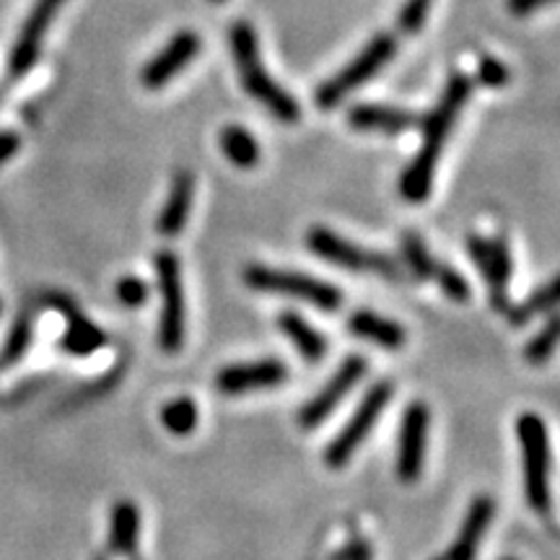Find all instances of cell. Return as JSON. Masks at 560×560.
I'll use <instances>...</instances> for the list:
<instances>
[{
	"instance_id": "obj_27",
	"label": "cell",
	"mask_w": 560,
	"mask_h": 560,
	"mask_svg": "<svg viewBox=\"0 0 560 560\" xmlns=\"http://www.w3.org/2000/svg\"><path fill=\"white\" fill-rule=\"evenodd\" d=\"M433 280L441 285V291L446 293L452 301H459V304H465V301H470L472 291H470V283H467L465 276L457 272L450 265H441L436 262V270H433Z\"/></svg>"
},
{
	"instance_id": "obj_28",
	"label": "cell",
	"mask_w": 560,
	"mask_h": 560,
	"mask_svg": "<svg viewBox=\"0 0 560 560\" xmlns=\"http://www.w3.org/2000/svg\"><path fill=\"white\" fill-rule=\"evenodd\" d=\"M478 81L488 89H503L511 81V70L493 55H482L478 62Z\"/></svg>"
},
{
	"instance_id": "obj_6",
	"label": "cell",
	"mask_w": 560,
	"mask_h": 560,
	"mask_svg": "<svg viewBox=\"0 0 560 560\" xmlns=\"http://www.w3.org/2000/svg\"><path fill=\"white\" fill-rule=\"evenodd\" d=\"M306 247L314 257L335 265V268L353 270V272H374L387 280H400V265L395 257L382 255V252L363 249L359 244L348 242L346 236L335 234L327 226H312L306 231Z\"/></svg>"
},
{
	"instance_id": "obj_20",
	"label": "cell",
	"mask_w": 560,
	"mask_h": 560,
	"mask_svg": "<svg viewBox=\"0 0 560 560\" xmlns=\"http://www.w3.org/2000/svg\"><path fill=\"white\" fill-rule=\"evenodd\" d=\"M278 330L296 346L299 355L306 363H319L327 355V340L322 338L317 327L310 325L301 314L296 312H283L278 317Z\"/></svg>"
},
{
	"instance_id": "obj_12",
	"label": "cell",
	"mask_w": 560,
	"mask_h": 560,
	"mask_svg": "<svg viewBox=\"0 0 560 560\" xmlns=\"http://www.w3.org/2000/svg\"><path fill=\"white\" fill-rule=\"evenodd\" d=\"M472 262L478 265L490 291V306L495 312L509 310V280H511V252L503 240H482L470 236L467 240Z\"/></svg>"
},
{
	"instance_id": "obj_34",
	"label": "cell",
	"mask_w": 560,
	"mask_h": 560,
	"mask_svg": "<svg viewBox=\"0 0 560 560\" xmlns=\"http://www.w3.org/2000/svg\"><path fill=\"white\" fill-rule=\"evenodd\" d=\"M348 560H371V550L363 542L353 545V548L348 550Z\"/></svg>"
},
{
	"instance_id": "obj_26",
	"label": "cell",
	"mask_w": 560,
	"mask_h": 560,
	"mask_svg": "<svg viewBox=\"0 0 560 560\" xmlns=\"http://www.w3.org/2000/svg\"><path fill=\"white\" fill-rule=\"evenodd\" d=\"M556 346H558V319H556V314L550 312V319H548V325H545V330L537 332L535 338L529 340L527 361L532 363V366H540V363L550 361V355L556 353Z\"/></svg>"
},
{
	"instance_id": "obj_30",
	"label": "cell",
	"mask_w": 560,
	"mask_h": 560,
	"mask_svg": "<svg viewBox=\"0 0 560 560\" xmlns=\"http://www.w3.org/2000/svg\"><path fill=\"white\" fill-rule=\"evenodd\" d=\"M30 342H32V322L30 319H19L16 327H13V332L9 335V340H5L3 363H16L21 355L26 353Z\"/></svg>"
},
{
	"instance_id": "obj_25",
	"label": "cell",
	"mask_w": 560,
	"mask_h": 560,
	"mask_svg": "<svg viewBox=\"0 0 560 560\" xmlns=\"http://www.w3.org/2000/svg\"><path fill=\"white\" fill-rule=\"evenodd\" d=\"M402 255H405V260H408L410 272L418 280H431L433 278V270H436V260H433L429 247H425V242L420 240L416 231H408V234L402 236Z\"/></svg>"
},
{
	"instance_id": "obj_17",
	"label": "cell",
	"mask_w": 560,
	"mask_h": 560,
	"mask_svg": "<svg viewBox=\"0 0 560 560\" xmlns=\"http://www.w3.org/2000/svg\"><path fill=\"white\" fill-rule=\"evenodd\" d=\"M192 198H195V177L190 172H179L172 182L170 198H166L164 208H161L159 213L156 231L161 236L172 240V236L182 234V229H185L187 221H190Z\"/></svg>"
},
{
	"instance_id": "obj_15",
	"label": "cell",
	"mask_w": 560,
	"mask_h": 560,
	"mask_svg": "<svg viewBox=\"0 0 560 560\" xmlns=\"http://www.w3.org/2000/svg\"><path fill=\"white\" fill-rule=\"evenodd\" d=\"M423 120L416 112L387 107V104H353L348 109V125L359 132H382V136H400Z\"/></svg>"
},
{
	"instance_id": "obj_18",
	"label": "cell",
	"mask_w": 560,
	"mask_h": 560,
	"mask_svg": "<svg viewBox=\"0 0 560 560\" xmlns=\"http://www.w3.org/2000/svg\"><path fill=\"white\" fill-rule=\"evenodd\" d=\"M348 332L353 335V338L374 342V346L387 348V350L402 348L405 338H408L402 325H397L395 319L382 317V314H376L371 310H359V312L350 314Z\"/></svg>"
},
{
	"instance_id": "obj_29",
	"label": "cell",
	"mask_w": 560,
	"mask_h": 560,
	"mask_svg": "<svg viewBox=\"0 0 560 560\" xmlns=\"http://www.w3.org/2000/svg\"><path fill=\"white\" fill-rule=\"evenodd\" d=\"M431 3H433V0H405L400 19H397V24H400V32L418 34L420 30H423L425 19H429Z\"/></svg>"
},
{
	"instance_id": "obj_11",
	"label": "cell",
	"mask_w": 560,
	"mask_h": 560,
	"mask_svg": "<svg viewBox=\"0 0 560 560\" xmlns=\"http://www.w3.org/2000/svg\"><path fill=\"white\" fill-rule=\"evenodd\" d=\"M66 5V0H34L30 16H26L24 26L19 30V37L13 42V50L9 58V70L13 79L30 73L34 62H37L42 52V42H45L47 32H50L52 19Z\"/></svg>"
},
{
	"instance_id": "obj_21",
	"label": "cell",
	"mask_w": 560,
	"mask_h": 560,
	"mask_svg": "<svg viewBox=\"0 0 560 560\" xmlns=\"http://www.w3.org/2000/svg\"><path fill=\"white\" fill-rule=\"evenodd\" d=\"M219 145L223 156H226L234 166H240V170H252V166L260 164L262 159L257 138L252 136L247 128H242V125H226L219 136Z\"/></svg>"
},
{
	"instance_id": "obj_2",
	"label": "cell",
	"mask_w": 560,
	"mask_h": 560,
	"mask_svg": "<svg viewBox=\"0 0 560 560\" xmlns=\"http://www.w3.org/2000/svg\"><path fill=\"white\" fill-rule=\"evenodd\" d=\"M231 52H234L236 68H240L242 89L252 100L262 104L270 115H276L280 122L293 125L301 120L299 102L285 91L272 75L265 70L260 58V45H257V32L247 19H236L229 30Z\"/></svg>"
},
{
	"instance_id": "obj_16",
	"label": "cell",
	"mask_w": 560,
	"mask_h": 560,
	"mask_svg": "<svg viewBox=\"0 0 560 560\" xmlns=\"http://www.w3.org/2000/svg\"><path fill=\"white\" fill-rule=\"evenodd\" d=\"M495 516V501L490 495H478L467 509L465 520H462V527L454 537L452 548L446 550V556L441 560H475L480 550L482 537L490 527Z\"/></svg>"
},
{
	"instance_id": "obj_19",
	"label": "cell",
	"mask_w": 560,
	"mask_h": 560,
	"mask_svg": "<svg viewBox=\"0 0 560 560\" xmlns=\"http://www.w3.org/2000/svg\"><path fill=\"white\" fill-rule=\"evenodd\" d=\"M52 301L58 304L60 314H66L68 319L66 335H62V348H66L68 353L91 355L94 350H100L104 342H107L100 327L91 325V322L83 317V314H79V310H75L68 299H52Z\"/></svg>"
},
{
	"instance_id": "obj_31",
	"label": "cell",
	"mask_w": 560,
	"mask_h": 560,
	"mask_svg": "<svg viewBox=\"0 0 560 560\" xmlns=\"http://www.w3.org/2000/svg\"><path fill=\"white\" fill-rule=\"evenodd\" d=\"M115 293H117V301L125 306H130V310H138V306H143L145 301H149V285H145V280H140L138 276L120 278Z\"/></svg>"
},
{
	"instance_id": "obj_13",
	"label": "cell",
	"mask_w": 560,
	"mask_h": 560,
	"mask_svg": "<svg viewBox=\"0 0 560 560\" xmlns=\"http://www.w3.org/2000/svg\"><path fill=\"white\" fill-rule=\"evenodd\" d=\"M200 45L202 42L198 32L192 30L177 32L149 62H145L143 70H140V83L151 91L164 89L182 68H187L195 58H198Z\"/></svg>"
},
{
	"instance_id": "obj_36",
	"label": "cell",
	"mask_w": 560,
	"mask_h": 560,
	"mask_svg": "<svg viewBox=\"0 0 560 560\" xmlns=\"http://www.w3.org/2000/svg\"><path fill=\"white\" fill-rule=\"evenodd\" d=\"M503 560H514V558H503Z\"/></svg>"
},
{
	"instance_id": "obj_1",
	"label": "cell",
	"mask_w": 560,
	"mask_h": 560,
	"mask_svg": "<svg viewBox=\"0 0 560 560\" xmlns=\"http://www.w3.org/2000/svg\"><path fill=\"white\" fill-rule=\"evenodd\" d=\"M472 81L467 75L454 73L450 83H446L444 94L431 115L423 122V145L416 153V159L405 166L400 177V195L408 202H423L433 190V174H436V164L444 151L446 138H450L452 125L457 122L462 107L470 100Z\"/></svg>"
},
{
	"instance_id": "obj_5",
	"label": "cell",
	"mask_w": 560,
	"mask_h": 560,
	"mask_svg": "<svg viewBox=\"0 0 560 560\" xmlns=\"http://www.w3.org/2000/svg\"><path fill=\"white\" fill-rule=\"evenodd\" d=\"M395 52H397L395 34L382 32V34H376V37H371L366 42V47H363V50L355 55V58L350 60L338 75L327 79L317 89V94H314L317 107L319 109L338 107V104L350 94V91L361 89L369 79H374V75L380 73V70L387 66L392 58H395Z\"/></svg>"
},
{
	"instance_id": "obj_23",
	"label": "cell",
	"mask_w": 560,
	"mask_h": 560,
	"mask_svg": "<svg viewBox=\"0 0 560 560\" xmlns=\"http://www.w3.org/2000/svg\"><path fill=\"white\" fill-rule=\"evenodd\" d=\"M161 425L174 436H187L198 429V405L190 397H177L161 408Z\"/></svg>"
},
{
	"instance_id": "obj_22",
	"label": "cell",
	"mask_w": 560,
	"mask_h": 560,
	"mask_svg": "<svg viewBox=\"0 0 560 560\" xmlns=\"http://www.w3.org/2000/svg\"><path fill=\"white\" fill-rule=\"evenodd\" d=\"M138 532H140V514L138 506L130 501H120L112 511V524H109V545L115 552H128L136 550L138 545Z\"/></svg>"
},
{
	"instance_id": "obj_32",
	"label": "cell",
	"mask_w": 560,
	"mask_h": 560,
	"mask_svg": "<svg viewBox=\"0 0 560 560\" xmlns=\"http://www.w3.org/2000/svg\"><path fill=\"white\" fill-rule=\"evenodd\" d=\"M21 149V138L11 130H0V164L13 159Z\"/></svg>"
},
{
	"instance_id": "obj_3",
	"label": "cell",
	"mask_w": 560,
	"mask_h": 560,
	"mask_svg": "<svg viewBox=\"0 0 560 560\" xmlns=\"http://www.w3.org/2000/svg\"><path fill=\"white\" fill-rule=\"evenodd\" d=\"M244 283L257 293H272V296H285L304 301V304L317 306L322 312L340 310L342 293L338 285L327 283V280L306 276L299 270L268 268V265H249L242 272Z\"/></svg>"
},
{
	"instance_id": "obj_24",
	"label": "cell",
	"mask_w": 560,
	"mask_h": 560,
	"mask_svg": "<svg viewBox=\"0 0 560 560\" xmlns=\"http://www.w3.org/2000/svg\"><path fill=\"white\" fill-rule=\"evenodd\" d=\"M556 304H558V283L556 280H550L545 289H537L527 301H522L520 306H514V310L509 312V322L511 325H527V322L532 317H537V314L556 312Z\"/></svg>"
},
{
	"instance_id": "obj_14",
	"label": "cell",
	"mask_w": 560,
	"mask_h": 560,
	"mask_svg": "<svg viewBox=\"0 0 560 560\" xmlns=\"http://www.w3.org/2000/svg\"><path fill=\"white\" fill-rule=\"evenodd\" d=\"M285 380H289V369H285L283 361L260 359L234 363V366H223L219 371V376H215V387H219L221 395L240 397L247 395V392L280 387Z\"/></svg>"
},
{
	"instance_id": "obj_33",
	"label": "cell",
	"mask_w": 560,
	"mask_h": 560,
	"mask_svg": "<svg viewBox=\"0 0 560 560\" xmlns=\"http://www.w3.org/2000/svg\"><path fill=\"white\" fill-rule=\"evenodd\" d=\"M552 0H506V9L511 16H529L542 5H550Z\"/></svg>"
},
{
	"instance_id": "obj_9",
	"label": "cell",
	"mask_w": 560,
	"mask_h": 560,
	"mask_svg": "<svg viewBox=\"0 0 560 560\" xmlns=\"http://www.w3.org/2000/svg\"><path fill=\"white\" fill-rule=\"evenodd\" d=\"M366 371H369L366 359H361V355H348V359L335 369V374L327 380L325 387H322L317 395H314L312 400L299 410L301 429L312 431L325 423V420L340 408V402L346 400L350 392L359 387V382L363 380Z\"/></svg>"
},
{
	"instance_id": "obj_35",
	"label": "cell",
	"mask_w": 560,
	"mask_h": 560,
	"mask_svg": "<svg viewBox=\"0 0 560 560\" xmlns=\"http://www.w3.org/2000/svg\"><path fill=\"white\" fill-rule=\"evenodd\" d=\"M210 3H226V0H210Z\"/></svg>"
},
{
	"instance_id": "obj_8",
	"label": "cell",
	"mask_w": 560,
	"mask_h": 560,
	"mask_svg": "<svg viewBox=\"0 0 560 560\" xmlns=\"http://www.w3.org/2000/svg\"><path fill=\"white\" fill-rule=\"evenodd\" d=\"M156 278H159V346L164 353H179L185 346L187 332V310L185 291H182V268L179 257L170 249H161L156 255Z\"/></svg>"
},
{
	"instance_id": "obj_4",
	"label": "cell",
	"mask_w": 560,
	"mask_h": 560,
	"mask_svg": "<svg viewBox=\"0 0 560 560\" xmlns=\"http://www.w3.org/2000/svg\"><path fill=\"white\" fill-rule=\"evenodd\" d=\"M516 439L524 457V493L537 514L550 511V439L548 425L537 412H522L516 418Z\"/></svg>"
},
{
	"instance_id": "obj_10",
	"label": "cell",
	"mask_w": 560,
	"mask_h": 560,
	"mask_svg": "<svg viewBox=\"0 0 560 560\" xmlns=\"http://www.w3.org/2000/svg\"><path fill=\"white\" fill-rule=\"evenodd\" d=\"M431 410L425 402H410L402 416L400 441H397V478L402 482H418L425 462V444H429Z\"/></svg>"
},
{
	"instance_id": "obj_7",
	"label": "cell",
	"mask_w": 560,
	"mask_h": 560,
	"mask_svg": "<svg viewBox=\"0 0 560 560\" xmlns=\"http://www.w3.org/2000/svg\"><path fill=\"white\" fill-rule=\"evenodd\" d=\"M392 395H395V387H392L389 380L374 382V387L363 395L359 408H355L353 416L346 420V425L338 431V436L327 444V450H325L327 467L340 470V467H346L348 462L353 459V454L361 450L363 441L369 439V433L374 431L376 423H380L382 412L387 410Z\"/></svg>"
}]
</instances>
